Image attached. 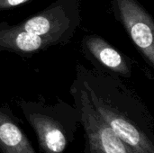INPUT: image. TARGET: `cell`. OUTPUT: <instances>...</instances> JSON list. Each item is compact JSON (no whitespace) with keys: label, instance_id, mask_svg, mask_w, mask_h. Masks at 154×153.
Instances as JSON below:
<instances>
[{"label":"cell","instance_id":"6da1fadb","mask_svg":"<svg viewBox=\"0 0 154 153\" xmlns=\"http://www.w3.org/2000/svg\"><path fill=\"white\" fill-rule=\"evenodd\" d=\"M89 101L132 153H154V120L140 96L121 78L78 62L75 78Z\"/></svg>","mask_w":154,"mask_h":153},{"label":"cell","instance_id":"7a4b0ae2","mask_svg":"<svg viewBox=\"0 0 154 153\" xmlns=\"http://www.w3.org/2000/svg\"><path fill=\"white\" fill-rule=\"evenodd\" d=\"M17 106L32 128L42 153H64L75 140L79 115L74 105L18 99Z\"/></svg>","mask_w":154,"mask_h":153},{"label":"cell","instance_id":"3957f363","mask_svg":"<svg viewBox=\"0 0 154 153\" xmlns=\"http://www.w3.org/2000/svg\"><path fill=\"white\" fill-rule=\"evenodd\" d=\"M81 23L79 0H56L41 12L20 22L26 32L40 36L51 46L65 45Z\"/></svg>","mask_w":154,"mask_h":153},{"label":"cell","instance_id":"277c9868","mask_svg":"<svg viewBox=\"0 0 154 153\" xmlns=\"http://www.w3.org/2000/svg\"><path fill=\"white\" fill-rule=\"evenodd\" d=\"M84 130L83 153H132L128 146L96 111L80 83L74 78L69 89Z\"/></svg>","mask_w":154,"mask_h":153},{"label":"cell","instance_id":"5b68a950","mask_svg":"<svg viewBox=\"0 0 154 153\" xmlns=\"http://www.w3.org/2000/svg\"><path fill=\"white\" fill-rule=\"evenodd\" d=\"M115 18L123 25L145 63L154 67V20L138 0H111Z\"/></svg>","mask_w":154,"mask_h":153},{"label":"cell","instance_id":"8992f818","mask_svg":"<svg viewBox=\"0 0 154 153\" xmlns=\"http://www.w3.org/2000/svg\"><path fill=\"white\" fill-rule=\"evenodd\" d=\"M81 51L95 69L129 78L133 75L134 60L98 34H87L81 40Z\"/></svg>","mask_w":154,"mask_h":153},{"label":"cell","instance_id":"52a82bcc","mask_svg":"<svg viewBox=\"0 0 154 153\" xmlns=\"http://www.w3.org/2000/svg\"><path fill=\"white\" fill-rule=\"evenodd\" d=\"M50 47L48 41L26 32L18 24L0 22V51L30 57Z\"/></svg>","mask_w":154,"mask_h":153},{"label":"cell","instance_id":"ba28073f","mask_svg":"<svg viewBox=\"0 0 154 153\" xmlns=\"http://www.w3.org/2000/svg\"><path fill=\"white\" fill-rule=\"evenodd\" d=\"M0 153H37L7 105H0Z\"/></svg>","mask_w":154,"mask_h":153},{"label":"cell","instance_id":"9c48e42d","mask_svg":"<svg viewBox=\"0 0 154 153\" xmlns=\"http://www.w3.org/2000/svg\"><path fill=\"white\" fill-rule=\"evenodd\" d=\"M31 0H0V11L10 10Z\"/></svg>","mask_w":154,"mask_h":153}]
</instances>
